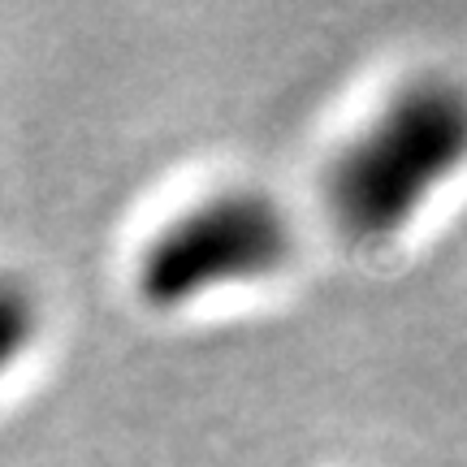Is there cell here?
I'll return each instance as SVG.
<instances>
[{
  "label": "cell",
  "mask_w": 467,
  "mask_h": 467,
  "mask_svg": "<svg viewBox=\"0 0 467 467\" xmlns=\"http://www.w3.org/2000/svg\"><path fill=\"white\" fill-rule=\"evenodd\" d=\"M467 165V87L446 74L402 83L325 169L337 230L381 243L407 230L424 200Z\"/></svg>",
  "instance_id": "obj_1"
},
{
  "label": "cell",
  "mask_w": 467,
  "mask_h": 467,
  "mask_svg": "<svg viewBox=\"0 0 467 467\" xmlns=\"http://www.w3.org/2000/svg\"><path fill=\"white\" fill-rule=\"evenodd\" d=\"M290 255L295 221L282 200L255 186H225L169 217L143 243L134 290L148 307L173 312L208 290L268 277Z\"/></svg>",
  "instance_id": "obj_2"
},
{
  "label": "cell",
  "mask_w": 467,
  "mask_h": 467,
  "mask_svg": "<svg viewBox=\"0 0 467 467\" xmlns=\"http://www.w3.org/2000/svg\"><path fill=\"white\" fill-rule=\"evenodd\" d=\"M35 329H39V299L31 282L17 273H0V377L22 359Z\"/></svg>",
  "instance_id": "obj_3"
}]
</instances>
